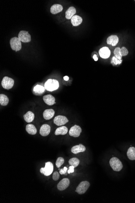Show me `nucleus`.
<instances>
[{"mask_svg": "<svg viewBox=\"0 0 135 203\" xmlns=\"http://www.w3.org/2000/svg\"><path fill=\"white\" fill-rule=\"evenodd\" d=\"M110 165L114 171L120 172L123 168V164L120 159L117 157H113L110 159Z\"/></svg>", "mask_w": 135, "mask_h": 203, "instance_id": "obj_2", "label": "nucleus"}, {"mask_svg": "<svg viewBox=\"0 0 135 203\" xmlns=\"http://www.w3.org/2000/svg\"><path fill=\"white\" fill-rule=\"evenodd\" d=\"M54 170V166L51 162H48L45 163V167H42L40 169V172L45 176L51 175Z\"/></svg>", "mask_w": 135, "mask_h": 203, "instance_id": "obj_5", "label": "nucleus"}, {"mask_svg": "<svg viewBox=\"0 0 135 203\" xmlns=\"http://www.w3.org/2000/svg\"><path fill=\"white\" fill-rule=\"evenodd\" d=\"M45 87L41 85H37L34 87L33 92L34 93L37 95H42L45 91Z\"/></svg>", "mask_w": 135, "mask_h": 203, "instance_id": "obj_20", "label": "nucleus"}, {"mask_svg": "<svg viewBox=\"0 0 135 203\" xmlns=\"http://www.w3.org/2000/svg\"><path fill=\"white\" fill-rule=\"evenodd\" d=\"M54 124L57 126H62L66 124L69 122L67 118L63 116L59 115L54 119Z\"/></svg>", "mask_w": 135, "mask_h": 203, "instance_id": "obj_9", "label": "nucleus"}, {"mask_svg": "<svg viewBox=\"0 0 135 203\" xmlns=\"http://www.w3.org/2000/svg\"><path fill=\"white\" fill-rule=\"evenodd\" d=\"M60 178V174L58 172H54L53 175V179L54 181H57L59 180Z\"/></svg>", "mask_w": 135, "mask_h": 203, "instance_id": "obj_31", "label": "nucleus"}, {"mask_svg": "<svg viewBox=\"0 0 135 203\" xmlns=\"http://www.w3.org/2000/svg\"><path fill=\"white\" fill-rule=\"evenodd\" d=\"M69 164L71 166L76 167L78 166L80 163L79 160L77 158H71L69 161Z\"/></svg>", "mask_w": 135, "mask_h": 203, "instance_id": "obj_26", "label": "nucleus"}, {"mask_svg": "<svg viewBox=\"0 0 135 203\" xmlns=\"http://www.w3.org/2000/svg\"><path fill=\"white\" fill-rule=\"evenodd\" d=\"M43 99L45 104L49 106H52L56 103L55 102V98L51 95L44 96L43 97Z\"/></svg>", "mask_w": 135, "mask_h": 203, "instance_id": "obj_14", "label": "nucleus"}, {"mask_svg": "<svg viewBox=\"0 0 135 203\" xmlns=\"http://www.w3.org/2000/svg\"><path fill=\"white\" fill-rule=\"evenodd\" d=\"M121 53L122 56H126L128 54V51L126 47H123L121 49Z\"/></svg>", "mask_w": 135, "mask_h": 203, "instance_id": "obj_30", "label": "nucleus"}, {"mask_svg": "<svg viewBox=\"0 0 135 203\" xmlns=\"http://www.w3.org/2000/svg\"><path fill=\"white\" fill-rule=\"evenodd\" d=\"M76 13V10L73 7H71L69 8L66 12V18L67 19H71L73 17Z\"/></svg>", "mask_w": 135, "mask_h": 203, "instance_id": "obj_18", "label": "nucleus"}, {"mask_svg": "<svg viewBox=\"0 0 135 203\" xmlns=\"http://www.w3.org/2000/svg\"><path fill=\"white\" fill-rule=\"evenodd\" d=\"M99 53L101 58L106 59L110 56V51L108 47H104L99 49Z\"/></svg>", "mask_w": 135, "mask_h": 203, "instance_id": "obj_11", "label": "nucleus"}, {"mask_svg": "<svg viewBox=\"0 0 135 203\" xmlns=\"http://www.w3.org/2000/svg\"><path fill=\"white\" fill-rule=\"evenodd\" d=\"M82 132V129L80 127L75 125L70 129L69 133L70 136L75 137H79Z\"/></svg>", "mask_w": 135, "mask_h": 203, "instance_id": "obj_8", "label": "nucleus"}, {"mask_svg": "<svg viewBox=\"0 0 135 203\" xmlns=\"http://www.w3.org/2000/svg\"><path fill=\"white\" fill-rule=\"evenodd\" d=\"M10 44L12 50L18 51L21 49V41L18 37H14L12 38L10 41Z\"/></svg>", "mask_w": 135, "mask_h": 203, "instance_id": "obj_4", "label": "nucleus"}, {"mask_svg": "<svg viewBox=\"0 0 135 203\" xmlns=\"http://www.w3.org/2000/svg\"><path fill=\"white\" fill-rule=\"evenodd\" d=\"M93 58L94 59L95 61H96L98 60V58L97 57L96 54H95V55H93Z\"/></svg>", "mask_w": 135, "mask_h": 203, "instance_id": "obj_34", "label": "nucleus"}, {"mask_svg": "<svg viewBox=\"0 0 135 203\" xmlns=\"http://www.w3.org/2000/svg\"><path fill=\"white\" fill-rule=\"evenodd\" d=\"M18 38L21 41L24 43H28L31 41V36L28 32L21 30L18 34Z\"/></svg>", "mask_w": 135, "mask_h": 203, "instance_id": "obj_7", "label": "nucleus"}, {"mask_svg": "<svg viewBox=\"0 0 135 203\" xmlns=\"http://www.w3.org/2000/svg\"><path fill=\"white\" fill-rule=\"evenodd\" d=\"M64 79L65 81H68L69 80V77L67 76H65L64 77Z\"/></svg>", "mask_w": 135, "mask_h": 203, "instance_id": "obj_35", "label": "nucleus"}, {"mask_svg": "<svg viewBox=\"0 0 135 203\" xmlns=\"http://www.w3.org/2000/svg\"><path fill=\"white\" fill-rule=\"evenodd\" d=\"M128 158L131 160H135V148L131 147L129 148L127 152Z\"/></svg>", "mask_w": 135, "mask_h": 203, "instance_id": "obj_24", "label": "nucleus"}, {"mask_svg": "<svg viewBox=\"0 0 135 203\" xmlns=\"http://www.w3.org/2000/svg\"><path fill=\"white\" fill-rule=\"evenodd\" d=\"M9 100L8 98L4 94L0 95V104L2 106H6L8 104Z\"/></svg>", "mask_w": 135, "mask_h": 203, "instance_id": "obj_25", "label": "nucleus"}, {"mask_svg": "<svg viewBox=\"0 0 135 203\" xmlns=\"http://www.w3.org/2000/svg\"><path fill=\"white\" fill-rule=\"evenodd\" d=\"M26 130L28 133H29V134L32 135L36 134V132H37L36 128L32 124L27 125L26 127Z\"/></svg>", "mask_w": 135, "mask_h": 203, "instance_id": "obj_23", "label": "nucleus"}, {"mask_svg": "<svg viewBox=\"0 0 135 203\" xmlns=\"http://www.w3.org/2000/svg\"><path fill=\"white\" fill-rule=\"evenodd\" d=\"M83 21V19L79 16L75 15L71 19V22L73 26H78Z\"/></svg>", "mask_w": 135, "mask_h": 203, "instance_id": "obj_19", "label": "nucleus"}, {"mask_svg": "<svg viewBox=\"0 0 135 203\" xmlns=\"http://www.w3.org/2000/svg\"><path fill=\"white\" fill-rule=\"evenodd\" d=\"M55 112L54 110L50 109L45 110L43 112V116L45 120H49L51 119L54 116Z\"/></svg>", "mask_w": 135, "mask_h": 203, "instance_id": "obj_16", "label": "nucleus"}, {"mask_svg": "<svg viewBox=\"0 0 135 203\" xmlns=\"http://www.w3.org/2000/svg\"><path fill=\"white\" fill-rule=\"evenodd\" d=\"M44 86L47 91L52 92L58 89L59 84L57 80L50 79L45 82Z\"/></svg>", "mask_w": 135, "mask_h": 203, "instance_id": "obj_1", "label": "nucleus"}, {"mask_svg": "<svg viewBox=\"0 0 135 203\" xmlns=\"http://www.w3.org/2000/svg\"><path fill=\"white\" fill-rule=\"evenodd\" d=\"M64 162V158L62 157H58L56 163V166L58 168H60L63 165Z\"/></svg>", "mask_w": 135, "mask_h": 203, "instance_id": "obj_28", "label": "nucleus"}, {"mask_svg": "<svg viewBox=\"0 0 135 203\" xmlns=\"http://www.w3.org/2000/svg\"><path fill=\"white\" fill-rule=\"evenodd\" d=\"M24 118L26 122L28 123L32 122L34 119V114L31 111L28 112L24 115Z\"/></svg>", "mask_w": 135, "mask_h": 203, "instance_id": "obj_21", "label": "nucleus"}, {"mask_svg": "<svg viewBox=\"0 0 135 203\" xmlns=\"http://www.w3.org/2000/svg\"><path fill=\"white\" fill-rule=\"evenodd\" d=\"M89 186H90V183L88 181H83L80 183L77 187L76 192L80 195L84 194L88 189Z\"/></svg>", "mask_w": 135, "mask_h": 203, "instance_id": "obj_3", "label": "nucleus"}, {"mask_svg": "<svg viewBox=\"0 0 135 203\" xmlns=\"http://www.w3.org/2000/svg\"><path fill=\"white\" fill-rule=\"evenodd\" d=\"M119 38L117 35H112L109 36L107 39V43L112 46H116L119 42Z\"/></svg>", "mask_w": 135, "mask_h": 203, "instance_id": "obj_15", "label": "nucleus"}, {"mask_svg": "<svg viewBox=\"0 0 135 203\" xmlns=\"http://www.w3.org/2000/svg\"><path fill=\"white\" fill-rule=\"evenodd\" d=\"M51 131V127L48 125H43L40 129V134L43 136H46L50 134Z\"/></svg>", "mask_w": 135, "mask_h": 203, "instance_id": "obj_12", "label": "nucleus"}, {"mask_svg": "<svg viewBox=\"0 0 135 203\" xmlns=\"http://www.w3.org/2000/svg\"><path fill=\"white\" fill-rule=\"evenodd\" d=\"M85 146L82 144H79V145H75L73 147L71 151L73 154H77L80 152H85Z\"/></svg>", "mask_w": 135, "mask_h": 203, "instance_id": "obj_13", "label": "nucleus"}, {"mask_svg": "<svg viewBox=\"0 0 135 203\" xmlns=\"http://www.w3.org/2000/svg\"><path fill=\"white\" fill-rule=\"evenodd\" d=\"M122 62V60H119L118 58H116L115 56H114L112 58L111 63L112 64H114V65H117L118 64H121Z\"/></svg>", "mask_w": 135, "mask_h": 203, "instance_id": "obj_29", "label": "nucleus"}, {"mask_svg": "<svg viewBox=\"0 0 135 203\" xmlns=\"http://www.w3.org/2000/svg\"><path fill=\"white\" fill-rule=\"evenodd\" d=\"M68 129L65 126H62L61 127L58 128L55 131V134L56 135H65L67 133Z\"/></svg>", "mask_w": 135, "mask_h": 203, "instance_id": "obj_22", "label": "nucleus"}, {"mask_svg": "<svg viewBox=\"0 0 135 203\" xmlns=\"http://www.w3.org/2000/svg\"><path fill=\"white\" fill-rule=\"evenodd\" d=\"M67 170V168L66 167H64L63 169H61L60 170V174H61V175L66 174Z\"/></svg>", "mask_w": 135, "mask_h": 203, "instance_id": "obj_32", "label": "nucleus"}, {"mask_svg": "<svg viewBox=\"0 0 135 203\" xmlns=\"http://www.w3.org/2000/svg\"><path fill=\"white\" fill-rule=\"evenodd\" d=\"M14 81L13 79L9 77H4L2 81L1 85L3 88L7 90H9L11 89L13 87L14 85Z\"/></svg>", "mask_w": 135, "mask_h": 203, "instance_id": "obj_6", "label": "nucleus"}, {"mask_svg": "<svg viewBox=\"0 0 135 203\" xmlns=\"http://www.w3.org/2000/svg\"><path fill=\"white\" fill-rule=\"evenodd\" d=\"M63 7L61 5L55 4L52 5L50 8V12L53 14L59 13L62 11Z\"/></svg>", "mask_w": 135, "mask_h": 203, "instance_id": "obj_17", "label": "nucleus"}, {"mask_svg": "<svg viewBox=\"0 0 135 203\" xmlns=\"http://www.w3.org/2000/svg\"><path fill=\"white\" fill-rule=\"evenodd\" d=\"M75 168V167L74 166L71 165V166L69 167V170H68V173L70 174V173H73V172H74Z\"/></svg>", "mask_w": 135, "mask_h": 203, "instance_id": "obj_33", "label": "nucleus"}, {"mask_svg": "<svg viewBox=\"0 0 135 203\" xmlns=\"http://www.w3.org/2000/svg\"><path fill=\"white\" fill-rule=\"evenodd\" d=\"M114 54L116 58L119 60H122V56L121 53V48L119 47H116L114 51Z\"/></svg>", "mask_w": 135, "mask_h": 203, "instance_id": "obj_27", "label": "nucleus"}, {"mask_svg": "<svg viewBox=\"0 0 135 203\" xmlns=\"http://www.w3.org/2000/svg\"><path fill=\"white\" fill-rule=\"evenodd\" d=\"M70 181L69 179L67 178L63 179L61 180L57 185V188L60 191H62L65 190L69 187L70 185Z\"/></svg>", "mask_w": 135, "mask_h": 203, "instance_id": "obj_10", "label": "nucleus"}]
</instances>
